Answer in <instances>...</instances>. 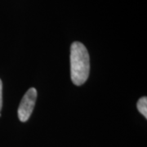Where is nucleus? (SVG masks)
Returning a JSON list of instances; mask_svg holds the SVG:
<instances>
[{
    "mask_svg": "<svg viewBox=\"0 0 147 147\" xmlns=\"http://www.w3.org/2000/svg\"><path fill=\"white\" fill-rule=\"evenodd\" d=\"M3 84H2V81L0 79V111H1V109H2V105H3Z\"/></svg>",
    "mask_w": 147,
    "mask_h": 147,
    "instance_id": "obj_4",
    "label": "nucleus"
},
{
    "mask_svg": "<svg viewBox=\"0 0 147 147\" xmlns=\"http://www.w3.org/2000/svg\"><path fill=\"white\" fill-rule=\"evenodd\" d=\"M89 72L90 59L87 48L82 42H73L70 47V74L74 84H84L88 79Z\"/></svg>",
    "mask_w": 147,
    "mask_h": 147,
    "instance_id": "obj_1",
    "label": "nucleus"
},
{
    "mask_svg": "<svg viewBox=\"0 0 147 147\" xmlns=\"http://www.w3.org/2000/svg\"><path fill=\"white\" fill-rule=\"evenodd\" d=\"M37 99V91L31 88L27 91L18 108V117L21 122H26L31 115Z\"/></svg>",
    "mask_w": 147,
    "mask_h": 147,
    "instance_id": "obj_2",
    "label": "nucleus"
},
{
    "mask_svg": "<svg viewBox=\"0 0 147 147\" xmlns=\"http://www.w3.org/2000/svg\"><path fill=\"white\" fill-rule=\"evenodd\" d=\"M0 117H1V114H0Z\"/></svg>",
    "mask_w": 147,
    "mask_h": 147,
    "instance_id": "obj_5",
    "label": "nucleus"
},
{
    "mask_svg": "<svg viewBox=\"0 0 147 147\" xmlns=\"http://www.w3.org/2000/svg\"><path fill=\"white\" fill-rule=\"evenodd\" d=\"M137 107L139 112L144 116L146 119L147 118V98L146 96H143L140 98L137 101Z\"/></svg>",
    "mask_w": 147,
    "mask_h": 147,
    "instance_id": "obj_3",
    "label": "nucleus"
}]
</instances>
